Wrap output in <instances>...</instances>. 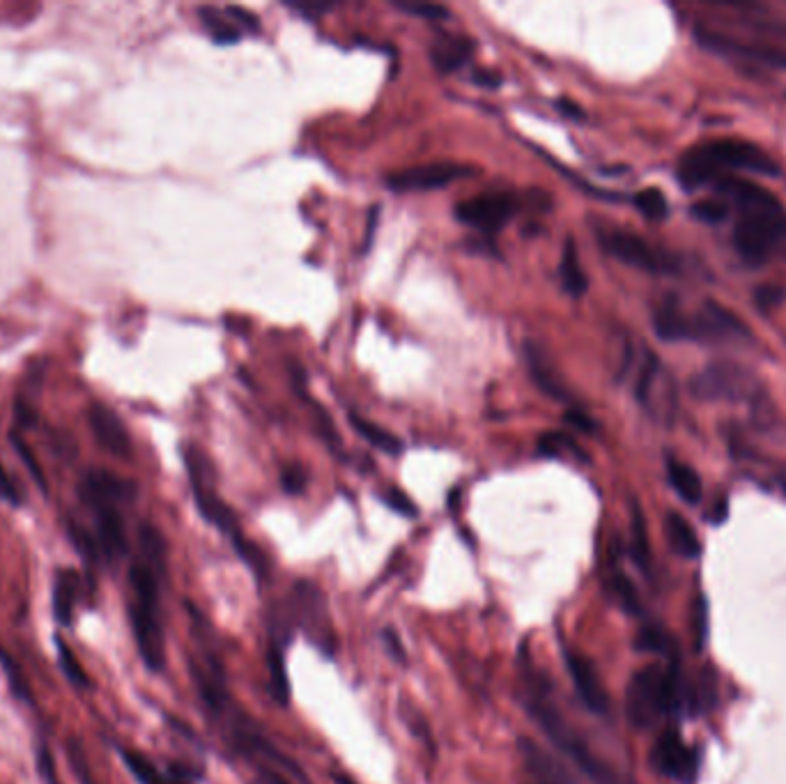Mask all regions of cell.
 Here are the masks:
<instances>
[{"label":"cell","mask_w":786,"mask_h":784,"mask_svg":"<svg viewBox=\"0 0 786 784\" xmlns=\"http://www.w3.org/2000/svg\"><path fill=\"white\" fill-rule=\"evenodd\" d=\"M384 645H386V649H389V653L393 656V658H398L401 660V663H405V649H403V645H401V637H398V632L396 630H391V628H386L384 630Z\"/></svg>","instance_id":"cell-46"},{"label":"cell","mask_w":786,"mask_h":784,"mask_svg":"<svg viewBox=\"0 0 786 784\" xmlns=\"http://www.w3.org/2000/svg\"><path fill=\"white\" fill-rule=\"evenodd\" d=\"M536 784H552V782H540V780H538V782H536Z\"/></svg>","instance_id":"cell-52"},{"label":"cell","mask_w":786,"mask_h":784,"mask_svg":"<svg viewBox=\"0 0 786 784\" xmlns=\"http://www.w3.org/2000/svg\"><path fill=\"white\" fill-rule=\"evenodd\" d=\"M653 329L662 340L678 343V340H693V321L674 298L662 302L653 313Z\"/></svg>","instance_id":"cell-16"},{"label":"cell","mask_w":786,"mask_h":784,"mask_svg":"<svg viewBox=\"0 0 786 784\" xmlns=\"http://www.w3.org/2000/svg\"><path fill=\"white\" fill-rule=\"evenodd\" d=\"M0 500L8 502L10 506H21V502H23L21 490H19L16 483L10 479L8 470L3 468V462H0Z\"/></svg>","instance_id":"cell-40"},{"label":"cell","mask_w":786,"mask_h":784,"mask_svg":"<svg viewBox=\"0 0 786 784\" xmlns=\"http://www.w3.org/2000/svg\"><path fill=\"white\" fill-rule=\"evenodd\" d=\"M88 422L97 437V443H100L109 453H113L117 458L132 456V437H130L125 424H122V419L111 407L92 405L88 410Z\"/></svg>","instance_id":"cell-13"},{"label":"cell","mask_w":786,"mask_h":784,"mask_svg":"<svg viewBox=\"0 0 786 784\" xmlns=\"http://www.w3.org/2000/svg\"><path fill=\"white\" fill-rule=\"evenodd\" d=\"M716 691H718V683H716V674L710 672V668H706L697 683H695V691H693V699H695V706L699 708H708L710 704L716 702Z\"/></svg>","instance_id":"cell-32"},{"label":"cell","mask_w":786,"mask_h":784,"mask_svg":"<svg viewBox=\"0 0 786 784\" xmlns=\"http://www.w3.org/2000/svg\"><path fill=\"white\" fill-rule=\"evenodd\" d=\"M727 170H748V173L777 178L779 164L759 148L756 143L743 138H716L687 150L678 161V180L685 189L714 187Z\"/></svg>","instance_id":"cell-2"},{"label":"cell","mask_w":786,"mask_h":784,"mask_svg":"<svg viewBox=\"0 0 786 784\" xmlns=\"http://www.w3.org/2000/svg\"><path fill=\"white\" fill-rule=\"evenodd\" d=\"M12 447H14V451H16L19 456H21V460H23V462H26V468L31 470V474L35 477V481L40 483V488H42V490H46L44 472H42V468H40V464H37V460L33 458L31 449H29L26 445H23V443H21V439H19V437H14V435H12Z\"/></svg>","instance_id":"cell-39"},{"label":"cell","mask_w":786,"mask_h":784,"mask_svg":"<svg viewBox=\"0 0 786 784\" xmlns=\"http://www.w3.org/2000/svg\"><path fill=\"white\" fill-rule=\"evenodd\" d=\"M267 668H269V672H272V685H274L277 699H279L281 704H288V702H290V683H288V672H285V663H283V653H281L277 647L269 649Z\"/></svg>","instance_id":"cell-27"},{"label":"cell","mask_w":786,"mask_h":784,"mask_svg":"<svg viewBox=\"0 0 786 784\" xmlns=\"http://www.w3.org/2000/svg\"><path fill=\"white\" fill-rule=\"evenodd\" d=\"M0 668L5 670V676H8L10 685H12L14 695H16L19 699H26V702H31V688H29V681L23 679V674H21L19 665L14 663V658H12V656H10L3 647H0Z\"/></svg>","instance_id":"cell-28"},{"label":"cell","mask_w":786,"mask_h":784,"mask_svg":"<svg viewBox=\"0 0 786 784\" xmlns=\"http://www.w3.org/2000/svg\"><path fill=\"white\" fill-rule=\"evenodd\" d=\"M614 594H617V598L621 601V605L628 612L640 609V598H637V590H635L632 582L626 575L614 578Z\"/></svg>","instance_id":"cell-36"},{"label":"cell","mask_w":786,"mask_h":784,"mask_svg":"<svg viewBox=\"0 0 786 784\" xmlns=\"http://www.w3.org/2000/svg\"><path fill=\"white\" fill-rule=\"evenodd\" d=\"M258 784H290V782H285L281 775H277L272 771H265V773H260Z\"/></svg>","instance_id":"cell-50"},{"label":"cell","mask_w":786,"mask_h":784,"mask_svg":"<svg viewBox=\"0 0 786 784\" xmlns=\"http://www.w3.org/2000/svg\"><path fill=\"white\" fill-rule=\"evenodd\" d=\"M563 449H571L575 456H580L582 460H586V456L582 453L580 447L573 445V439H569L566 435H559V433H548L538 439V451L543 456H561Z\"/></svg>","instance_id":"cell-31"},{"label":"cell","mask_w":786,"mask_h":784,"mask_svg":"<svg viewBox=\"0 0 786 784\" xmlns=\"http://www.w3.org/2000/svg\"><path fill=\"white\" fill-rule=\"evenodd\" d=\"M285 5L290 10H294V12L311 16V19H317V16H323L325 12L334 10V3H285Z\"/></svg>","instance_id":"cell-44"},{"label":"cell","mask_w":786,"mask_h":784,"mask_svg":"<svg viewBox=\"0 0 786 784\" xmlns=\"http://www.w3.org/2000/svg\"><path fill=\"white\" fill-rule=\"evenodd\" d=\"M559 277L563 288H566L573 298H582L586 288H588V279L582 269L580 262V251L575 247V239L569 237L566 244H563L561 251V265H559Z\"/></svg>","instance_id":"cell-21"},{"label":"cell","mask_w":786,"mask_h":784,"mask_svg":"<svg viewBox=\"0 0 786 784\" xmlns=\"http://www.w3.org/2000/svg\"><path fill=\"white\" fill-rule=\"evenodd\" d=\"M754 378L741 366L718 361L690 378V394L699 401H741L754 396Z\"/></svg>","instance_id":"cell-7"},{"label":"cell","mask_w":786,"mask_h":784,"mask_svg":"<svg viewBox=\"0 0 786 784\" xmlns=\"http://www.w3.org/2000/svg\"><path fill=\"white\" fill-rule=\"evenodd\" d=\"M281 483L285 493L300 495L306 488V472L300 468V464H288V468L281 472Z\"/></svg>","instance_id":"cell-37"},{"label":"cell","mask_w":786,"mask_h":784,"mask_svg":"<svg viewBox=\"0 0 786 784\" xmlns=\"http://www.w3.org/2000/svg\"><path fill=\"white\" fill-rule=\"evenodd\" d=\"M632 555L637 559V563L647 567L649 561V541H647V525H644V516L642 511L635 506L632 511Z\"/></svg>","instance_id":"cell-30"},{"label":"cell","mask_w":786,"mask_h":784,"mask_svg":"<svg viewBox=\"0 0 786 784\" xmlns=\"http://www.w3.org/2000/svg\"><path fill=\"white\" fill-rule=\"evenodd\" d=\"M37 762H40V773L44 775V780H46L48 784H58V782H56V769H54V762H52V757H48V752H46V750H40V754H37Z\"/></svg>","instance_id":"cell-47"},{"label":"cell","mask_w":786,"mask_h":784,"mask_svg":"<svg viewBox=\"0 0 786 784\" xmlns=\"http://www.w3.org/2000/svg\"><path fill=\"white\" fill-rule=\"evenodd\" d=\"M714 189L739 210L733 226V247L741 258L759 267L773 251L786 249V210L768 189L741 178H720Z\"/></svg>","instance_id":"cell-1"},{"label":"cell","mask_w":786,"mask_h":784,"mask_svg":"<svg viewBox=\"0 0 786 784\" xmlns=\"http://www.w3.org/2000/svg\"><path fill=\"white\" fill-rule=\"evenodd\" d=\"M122 759H125L127 769L134 773V777H136L141 784H187L184 780L164 775L161 771H157V766L150 762V759H145V757L138 754V752L122 750Z\"/></svg>","instance_id":"cell-23"},{"label":"cell","mask_w":786,"mask_h":784,"mask_svg":"<svg viewBox=\"0 0 786 784\" xmlns=\"http://www.w3.org/2000/svg\"><path fill=\"white\" fill-rule=\"evenodd\" d=\"M81 598V578L77 571L63 569L54 580V617L60 626H71L74 609Z\"/></svg>","instance_id":"cell-17"},{"label":"cell","mask_w":786,"mask_h":784,"mask_svg":"<svg viewBox=\"0 0 786 784\" xmlns=\"http://www.w3.org/2000/svg\"><path fill=\"white\" fill-rule=\"evenodd\" d=\"M382 500L389 508H393L396 513H401V516H407V518H414L416 516V506L414 502L403 493V490L398 488H386L382 493Z\"/></svg>","instance_id":"cell-35"},{"label":"cell","mask_w":786,"mask_h":784,"mask_svg":"<svg viewBox=\"0 0 786 784\" xmlns=\"http://www.w3.org/2000/svg\"><path fill=\"white\" fill-rule=\"evenodd\" d=\"M56 649H58V663H60V668H63L67 681H69L71 685H77V688L86 691L88 685H90V681H88V674L83 672V668H81V663H79V658L74 656V651L60 640V637L56 640Z\"/></svg>","instance_id":"cell-26"},{"label":"cell","mask_w":786,"mask_h":784,"mask_svg":"<svg viewBox=\"0 0 786 784\" xmlns=\"http://www.w3.org/2000/svg\"><path fill=\"white\" fill-rule=\"evenodd\" d=\"M637 649L642 651H655V653H665L667 649V637L658 628H644L637 637Z\"/></svg>","instance_id":"cell-38"},{"label":"cell","mask_w":786,"mask_h":784,"mask_svg":"<svg viewBox=\"0 0 786 784\" xmlns=\"http://www.w3.org/2000/svg\"><path fill=\"white\" fill-rule=\"evenodd\" d=\"M226 14H228V19L235 23V26H244V29H249V31H260V23H258V19H256V14H251V12H247V10H242V8H226L224 10Z\"/></svg>","instance_id":"cell-41"},{"label":"cell","mask_w":786,"mask_h":784,"mask_svg":"<svg viewBox=\"0 0 786 784\" xmlns=\"http://www.w3.org/2000/svg\"><path fill=\"white\" fill-rule=\"evenodd\" d=\"M525 357H527V366H529V373L536 382V387L540 391H546V394L554 401H569V391L563 389L561 380L557 378L552 363L548 359V355L540 350L538 346H534V343H527L525 346Z\"/></svg>","instance_id":"cell-18"},{"label":"cell","mask_w":786,"mask_h":784,"mask_svg":"<svg viewBox=\"0 0 786 784\" xmlns=\"http://www.w3.org/2000/svg\"><path fill=\"white\" fill-rule=\"evenodd\" d=\"M474 173L476 170L464 164H428L398 170L386 178V187L391 191H433L445 189L456 180L472 178Z\"/></svg>","instance_id":"cell-9"},{"label":"cell","mask_w":786,"mask_h":784,"mask_svg":"<svg viewBox=\"0 0 786 784\" xmlns=\"http://www.w3.org/2000/svg\"><path fill=\"white\" fill-rule=\"evenodd\" d=\"M651 762L662 775L683 784H693L697 777V754L683 743L676 731L662 733L653 748Z\"/></svg>","instance_id":"cell-10"},{"label":"cell","mask_w":786,"mask_h":784,"mask_svg":"<svg viewBox=\"0 0 786 784\" xmlns=\"http://www.w3.org/2000/svg\"><path fill=\"white\" fill-rule=\"evenodd\" d=\"M518 212V199L508 191H487L472 195L456 208V216L462 224L472 226L485 235L502 231Z\"/></svg>","instance_id":"cell-8"},{"label":"cell","mask_w":786,"mask_h":784,"mask_svg":"<svg viewBox=\"0 0 786 784\" xmlns=\"http://www.w3.org/2000/svg\"><path fill=\"white\" fill-rule=\"evenodd\" d=\"M313 410H315V422H317V428H321V435L327 439V443H329L332 447H336L338 437H336V430H334V426H332L329 414H327L321 405H313Z\"/></svg>","instance_id":"cell-42"},{"label":"cell","mask_w":786,"mask_h":784,"mask_svg":"<svg viewBox=\"0 0 786 784\" xmlns=\"http://www.w3.org/2000/svg\"><path fill=\"white\" fill-rule=\"evenodd\" d=\"M667 479L683 502L693 504V506H697L701 502L704 485H701L699 474L690 468V464L670 458L667 460Z\"/></svg>","instance_id":"cell-20"},{"label":"cell","mask_w":786,"mask_h":784,"mask_svg":"<svg viewBox=\"0 0 786 784\" xmlns=\"http://www.w3.org/2000/svg\"><path fill=\"white\" fill-rule=\"evenodd\" d=\"M81 497L90 508L127 504L136 497V485L104 470H92L81 481Z\"/></svg>","instance_id":"cell-11"},{"label":"cell","mask_w":786,"mask_h":784,"mask_svg":"<svg viewBox=\"0 0 786 784\" xmlns=\"http://www.w3.org/2000/svg\"><path fill=\"white\" fill-rule=\"evenodd\" d=\"M201 16H203L205 29L210 31V35H212V40L216 44H237L239 42L242 33H239V29L235 26L231 19H226L228 16L226 12L221 14L214 8H203Z\"/></svg>","instance_id":"cell-24"},{"label":"cell","mask_w":786,"mask_h":784,"mask_svg":"<svg viewBox=\"0 0 786 784\" xmlns=\"http://www.w3.org/2000/svg\"><path fill=\"white\" fill-rule=\"evenodd\" d=\"M476 52L474 40L464 37V35H439L433 46H430V60L433 65L449 75V71H456L460 67H464L467 63L472 60Z\"/></svg>","instance_id":"cell-15"},{"label":"cell","mask_w":786,"mask_h":784,"mask_svg":"<svg viewBox=\"0 0 786 784\" xmlns=\"http://www.w3.org/2000/svg\"><path fill=\"white\" fill-rule=\"evenodd\" d=\"M665 531H667L672 550H674L678 557H683V559H697V557L701 555L699 538H697L693 525L687 523V520L681 516V513H676V511L667 513Z\"/></svg>","instance_id":"cell-19"},{"label":"cell","mask_w":786,"mask_h":784,"mask_svg":"<svg viewBox=\"0 0 786 784\" xmlns=\"http://www.w3.org/2000/svg\"><path fill=\"white\" fill-rule=\"evenodd\" d=\"M94 511V546L109 561H120L127 555V529L117 506H100Z\"/></svg>","instance_id":"cell-14"},{"label":"cell","mask_w":786,"mask_h":784,"mask_svg":"<svg viewBox=\"0 0 786 784\" xmlns=\"http://www.w3.org/2000/svg\"><path fill=\"white\" fill-rule=\"evenodd\" d=\"M695 42L704 46L706 52L718 54L733 60H745L752 65L771 67V69H786V48L777 44H764V42H745L739 37H731L727 33L697 26L695 29Z\"/></svg>","instance_id":"cell-6"},{"label":"cell","mask_w":786,"mask_h":784,"mask_svg":"<svg viewBox=\"0 0 786 784\" xmlns=\"http://www.w3.org/2000/svg\"><path fill=\"white\" fill-rule=\"evenodd\" d=\"M678 699L676 670L647 665L637 670L626 691V716L635 729H651Z\"/></svg>","instance_id":"cell-4"},{"label":"cell","mask_w":786,"mask_h":784,"mask_svg":"<svg viewBox=\"0 0 786 784\" xmlns=\"http://www.w3.org/2000/svg\"><path fill=\"white\" fill-rule=\"evenodd\" d=\"M474 83L483 86V88H497L502 86V77L495 75V71H487V69H479L474 75Z\"/></svg>","instance_id":"cell-48"},{"label":"cell","mask_w":786,"mask_h":784,"mask_svg":"<svg viewBox=\"0 0 786 784\" xmlns=\"http://www.w3.org/2000/svg\"><path fill=\"white\" fill-rule=\"evenodd\" d=\"M566 668L575 683V691H577L580 699L586 704V708L594 710V714H607L609 697H607L605 685H603L592 660L582 656L580 651L569 649L566 651Z\"/></svg>","instance_id":"cell-12"},{"label":"cell","mask_w":786,"mask_h":784,"mask_svg":"<svg viewBox=\"0 0 786 784\" xmlns=\"http://www.w3.org/2000/svg\"><path fill=\"white\" fill-rule=\"evenodd\" d=\"M557 109H559L563 115H569V117H584L582 107L575 104V102H571V100H559V102H557Z\"/></svg>","instance_id":"cell-49"},{"label":"cell","mask_w":786,"mask_h":784,"mask_svg":"<svg viewBox=\"0 0 786 784\" xmlns=\"http://www.w3.org/2000/svg\"><path fill=\"white\" fill-rule=\"evenodd\" d=\"M159 573H161L159 569L150 567V563L143 561L141 557L130 569L132 592H134V601L130 605V619L143 663L153 672H159L166 660L161 607H159Z\"/></svg>","instance_id":"cell-3"},{"label":"cell","mask_w":786,"mask_h":784,"mask_svg":"<svg viewBox=\"0 0 786 784\" xmlns=\"http://www.w3.org/2000/svg\"><path fill=\"white\" fill-rule=\"evenodd\" d=\"M598 239L607 254H611L614 258L635 269H642V272L649 275L676 272V260L672 256L651 247L644 237L635 235L630 231L598 226Z\"/></svg>","instance_id":"cell-5"},{"label":"cell","mask_w":786,"mask_h":784,"mask_svg":"<svg viewBox=\"0 0 786 784\" xmlns=\"http://www.w3.org/2000/svg\"><path fill=\"white\" fill-rule=\"evenodd\" d=\"M350 424H352V428H355L363 439H368V443H371L373 447H378L380 451L391 453V456H396V453L403 451V443H401V439H398L396 435L384 430L382 426H378V424H373V422H366L363 416L350 412Z\"/></svg>","instance_id":"cell-22"},{"label":"cell","mask_w":786,"mask_h":784,"mask_svg":"<svg viewBox=\"0 0 786 784\" xmlns=\"http://www.w3.org/2000/svg\"><path fill=\"white\" fill-rule=\"evenodd\" d=\"M635 208L640 210L647 219H651V222H662V219L670 214L665 193H662L660 189H653V187L635 193Z\"/></svg>","instance_id":"cell-25"},{"label":"cell","mask_w":786,"mask_h":784,"mask_svg":"<svg viewBox=\"0 0 786 784\" xmlns=\"http://www.w3.org/2000/svg\"><path fill=\"white\" fill-rule=\"evenodd\" d=\"M690 214L697 216L704 224H722L725 219L731 214V208L718 199H708V201L695 203L690 208Z\"/></svg>","instance_id":"cell-29"},{"label":"cell","mask_w":786,"mask_h":784,"mask_svg":"<svg viewBox=\"0 0 786 784\" xmlns=\"http://www.w3.org/2000/svg\"><path fill=\"white\" fill-rule=\"evenodd\" d=\"M745 23H748L750 29H759L761 33H766V35H775V37H784V40H786V26H784V23H773V21H768V19H764V21L745 19Z\"/></svg>","instance_id":"cell-45"},{"label":"cell","mask_w":786,"mask_h":784,"mask_svg":"<svg viewBox=\"0 0 786 784\" xmlns=\"http://www.w3.org/2000/svg\"><path fill=\"white\" fill-rule=\"evenodd\" d=\"M566 422L582 433H596V422L592 419V416H586L582 410H569Z\"/></svg>","instance_id":"cell-43"},{"label":"cell","mask_w":786,"mask_h":784,"mask_svg":"<svg viewBox=\"0 0 786 784\" xmlns=\"http://www.w3.org/2000/svg\"><path fill=\"white\" fill-rule=\"evenodd\" d=\"M398 10L407 12V14H416V16H424V19H430V21H441V19H449V10L441 8V5H430V3H405V0H396Z\"/></svg>","instance_id":"cell-34"},{"label":"cell","mask_w":786,"mask_h":784,"mask_svg":"<svg viewBox=\"0 0 786 784\" xmlns=\"http://www.w3.org/2000/svg\"><path fill=\"white\" fill-rule=\"evenodd\" d=\"M334 780H336V784H357V782H352V780L346 777V775H334Z\"/></svg>","instance_id":"cell-51"},{"label":"cell","mask_w":786,"mask_h":784,"mask_svg":"<svg viewBox=\"0 0 786 784\" xmlns=\"http://www.w3.org/2000/svg\"><path fill=\"white\" fill-rule=\"evenodd\" d=\"M786 300V290L782 285H775V283H766V285H759L754 290V302L761 311H773L777 309L782 302Z\"/></svg>","instance_id":"cell-33"}]
</instances>
